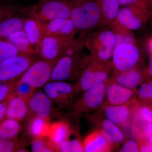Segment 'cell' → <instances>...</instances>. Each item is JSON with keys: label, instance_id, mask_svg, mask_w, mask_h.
Returning <instances> with one entry per match:
<instances>
[{"label": "cell", "instance_id": "5", "mask_svg": "<svg viewBox=\"0 0 152 152\" xmlns=\"http://www.w3.org/2000/svg\"><path fill=\"white\" fill-rule=\"evenodd\" d=\"M86 56L80 53L61 57L54 65L50 81L66 82L78 79L83 69Z\"/></svg>", "mask_w": 152, "mask_h": 152}, {"label": "cell", "instance_id": "26", "mask_svg": "<svg viewBox=\"0 0 152 152\" xmlns=\"http://www.w3.org/2000/svg\"><path fill=\"white\" fill-rule=\"evenodd\" d=\"M6 40L13 45L22 54L38 55L37 51L30 43L23 29L14 33Z\"/></svg>", "mask_w": 152, "mask_h": 152}, {"label": "cell", "instance_id": "45", "mask_svg": "<svg viewBox=\"0 0 152 152\" xmlns=\"http://www.w3.org/2000/svg\"><path fill=\"white\" fill-rule=\"evenodd\" d=\"M145 1L148 4L152 15V0H145Z\"/></svg>", "mask_w": 152, "mask_h": 152}, {"label": "cell", "instance_id": "24", "mask_svg": "<svg viewBox=\"0 0 152 152\" xmlns=\"http://www.w3.org/2000/svg\"><path fill=\"white\" fill-rule=\"evenodd\" d=\"M28 125V132L33 139L47 138L51 124L50 121L41 117L30 118Z\"/></svg>", "mask_w": 152, "mask_h": 152}, {"label": "cell", "instance_id": "30", "mask_svg": "<svg viewBox=\"0 0 152 152\" xmlns=\"http://www.w3.org/2000/svg\"><path fill=\"white\" fill-rule=\"evenodd\" d=\"M26 8L16 2H0V23L10 17L24 15Z\"/></svg>", "mask_w": 152, "mask_h": 152}, {"label": "cell", "instance_id": "43", "mask_svg": "<svg viewBox=\"0 0 152 152\" xmlns=\"http://www.w3.org/2000/svg\"><path fill=\"white\" fill-rule=\"evenodd\" d=\"M148 82L150 86V99L148 104L152 105V79Z\"/></svg>", "mask_w": 152, "mask_h": 152}, {"label": "cell", "instance_id": "22", "mask_svg": "<svg viewBox=\"0 0 152 152\" xmlns=\"http://www.w3.org/2000/svg\"><path fill=\"white\" fill-rule=\"evenodd\" d=\"M101 14L99 25L110 26L116 19L120 11L118 0H96Z\"/></svg>", "mask_w": 152, "mask_h": 152}, {"label": "cell", "instance_id": "46", "mask_svg": "<svg viewBox=\"0 0 152 152\" xmlns=\"http://www.w3.org/2000/svg\"><path fill=\"white\" fill-rule=\"evenodd\" d=\"M18 0H0L1 3L16 2Z\"/></svg>", "mask_w": 152, "mask_h": 152}, {"label": "cell", "instance_id": "20", "mask_svg": "<svg viewBox=\"0 0 152 152\" xmlns=\"http://www.w3.org/2000/svg\"><path fill=\"white\" fill-rule=\"evenodd\" d=\"M29 115L28 100L15 94L14 92L10 96L7 105L6 118L20 121L28 119Z\"/></svg>", "mask_w": 152, "mask_h": 152}, {"label": "cell", "instance_id": "41", "mask_svg": "<svg viewBox=\"0 0 152 152\" xmlns=\"http://www.w3.org/2000/svg\"><path fill=\"white\" fill-rule=\"evenodd\" d=\"M140 152H152V147L147 144H140Z\"/></svg>", "mask_w": 152, "mask_h": 152}, {"label": "cell", "instance_id": "42", "mask_svg": "<svg viewBox=\"0 0 152 152\" xmlns=\"http://www.w3.org/2000/svg\"><path fill=\"white\" fill-rule=\"evenodd\" d=\"M146 72L147 76L152 79V55L151 56L149 60Z\"/></svg>", "mask_w": 152, "mask_h": 152}, {"label": "cell", "instance_id": "15", "mask_svg": "<svg viewBox=\"0 0 152 152\" xmlns=\"http://www.w3.org/2000/svg\"><path fill=\"white\" fill-rule=\"evenodd\" d=\"M136 94L135 90L125 88L113 80H109L102 106L119 105L128 103L135 98Z\"/></svg>", "mask_w": 152, "mask_h": 152}, {"label": "cell", "instance_id": "23", "mask_svg": "<svg viewBox=\"0 0 152 152\" xmlns=\"http://www.w3.org/2000/svg\"><path fill=\"white\" fill-rule=\"evenodd\" d=\"M44 23L34 18L26 17L23 30L30 43L38 52V47L43 38Z\"/></svg>", "mask_w": 152, "mask_h": 152}, {"label": "cell", "instance_id": "37", "mask_svg": "<svg viewBox=\"0 0 152 152\" xmlns=\"http://www.w3.org/2000/svg\"><path fill=\"white\" fill-rule=\"evenodd\" d=\"M15 83H0V102L5 100L14 91Z\"/></svg>", "mask_w": 152, "mask_h": 152}, {"label": "cell", "instance_id": "2", "mask_svg": "<svg viewBox=\"0 0 152 152\" xmlns=\"http://www.w3.org/2000/svg\"><path fill=\"white\" fill-rule=\"evenodd\" d=\"M110 65L91 54L86 56L84 66L76 85L79 93L108 80Z\"/></svg>", "mask_w": 152, "mask_h": 152}, {"label": "cell", "instance_id": "28", "mask_svg": "<svg viewBox=\"0 0 152 152\" xmlns=\"http://www.w3.org/2000/svg\"><path fill=\"white\" fill-rule=\"evenodd\" d=\"M110 26L115 37V46L121 44H135V39L130 30L121 26L115 21Z\"/></svg>", "mask_w": 152, "mask_h": 152}, {"label": "cell", "instance_id": "38", "mask_svg": "<svg viewBox=\"0 0 152 152\" xmlns=\"http://www.w3.org/2000/svg\"><path fill=\"white\" fill-rule=\"evenodd\" d=\"M118 1L120 5L128 7L136 6L150 11L151 12L145 0H118Z\"/></svg>", "mask_w": 152, "mask_h": 152}, {"label": "cell", "instance_id": "12", "mask_svg": "<svg viewBox=\"0 0 152 152\" xmlns=\"http://www.w3.org/2000/svg\"><path fill=\"white\" fill-rule=\"evenodd\" d=\"M139 101L135 98L128 103L119 105H104L101 107L105 118L118 126H127L132 124Z\"/></svg>", "mask_w": 152, "mask_h": 152}, {"label": "cell", "instance_id": "29", "mask_svg": "<svg viewBox=\"0 0 152 152\" xmlns=\"http://www.w3.org/2000/svg\"><path fill=\"white\" fill-rule=\"evenodd\" d=\"M58 152H84L83 142L77 134L72 129L67 139L59 146Z\"/></svg>", "mask_w": 152, "mask_h": 152}, {"label": "cell", "instance_id": "1", "mask_svg": "<svg viewBox=\"0 0 152 152\" xmlns=\"http://www.w3.org/2000/svg\"><path fill=\"white\" fill-rule=\"evenodd\" d=\"M70 19L77 30L85 31L99 25L101 14L96 0H69Z\"/></svg>", "mask_w": 152, "mask_h": 152}, {"label": "cell", "instance_id": "17", "mask_svg": "<svg viewBox=\"0 0 152 152\" xmlns=\"http://www.w3.org/2000/svg\"><path fill=\"white\" fill-rule=\"evenodd\" d=\"M83 142L86 152H110L113 147L97 128L88 134Z\"/></svg>", "mask_w": 152, "mask_h": 152}, {"label": "cell", "instance_id": "14", "mask_svg": "<svg viewBox=\"0 0 152 152\" xmlns=\"http://www.w3.org/2000/svg\"><path fill=\"white\" fill-rule=\"evenodd\" d=\"M29 115L28 119L34 116L41 117L50 121L56 114L54 104L44 92L34 93L28 100Z\"/></svg>", "mask_w": 152, "mask_h": 152}, {"label": "cell", "instance_id": "21", "mask_svg": "<svg viewBox=\"0 0 152 152\" xmlns=\"http://www.w3.org/2000/svg\"><path fill=\"white\" fill-rule=\"evenodd\" d=\"M71 131L70 126L65 121L61 120L51 124L47 139L55 152H58L59 146L67 139Z\"/></svg>", "mask_w": 152, "mask_h": 152}, {"label": "cell", "instance_id": "4", "mask_svg": "<svg viewBox=\"0 0 152 152\" xmlns=\"http://www.w3.org/2000/svg\"><path fill=\"white\" fill-rule=\"evenodd\" d=\"M109 80L98 84L85 91L75 101L70 110L74 118H78L85 114L101 108L104 101L106 89Z\"/></svg>", "mask_w": 152, "mask_h": 152}, {"label": "cell", "instance_id": "11", "mask_svg": "<svg viewBox=\"0 0 152 152\" xmlns=\"http://www.w3.org/2000/svg\"><path fill=\"white\" fill-rule=\"evenodd\" d=\"M75 38L44 37L38 46V55L42 59L56 63L64 56L66 49Z\"/></svg>", "mask_w": 152, "mask_h": 152}, {"label": "cell", "instance_id": "35", "mask_svg": "<svg viewBox=\"0 0 152 152\" xmlns=\"http://www.w3.org/2000/svg\"><path fill=\"white\" fill-rule=\"evenodd\" d=\"M31 148L34 152H55L47 138L33 139Z\"/></svg>", "mask_w": 152, "mask_h": 152}, {"label": "cell", "instance_id": "18", "mask_svg": "<svg viewBox=\"0 0 152 152\" xmlns=\"http://www.w3.org/2000/svg\"><path fill=\"white\" fill-rule=\"evenodd\" d=\"M146 75H147L146 71L143 72L137 66L125 72L115 71L112 80L125 88L135 90L142 83Z\"/></svg>", "mask_w": 152, "mask_h": 152}, {"label": "cell", "instance_id": "36", "mask_svg": "<svg viewBox=\"0 0 152 152\" xmlns=\"http://www.w3.org/2000/svg\"><path fill=\"white\" fill-rule=\"evenodd\" d=\"M136 92L140 102L148 104L149 102L150 86L148 82L143 83Z\"/></svg>", "mask_w": 152, "mask_h": 152}, {"label": "cell", "instance_id": "13", "mask_svg": "<svg viewBox=\"0 0 152 152\" xmlns=\"http://www.w3.org/2000/svg\"><path fill=\"white\" fill-rule=\"evenodd\" d=\"M152 18L151 13L136 6H129L120 10L115 21L128 29L141 28Z\"/></svg>", "mask_w": 152, "mask_h": 152}, {"label": "cell", "instance_id": "19", "mask_svg": "<svg viewBox=\"0 0 152 152\" xmlns=\"http://www.w3.org/2000/svg\"><path fill=\"white\" fill-rule=\"evenodd\" d=\"M93 117L94 124L113 146L118 145L124 141L125 138L124 133L117 125L104 117Z\"/></svg>", "mask_w": 152, "mask_h": 152}, {"label": "cell", "instance_id": "9", "mask_svg": "<svg viewBox=\"0 0 152 152\" xmlns=\"http://www.w3.org/2000/svg\"><path fill=\"white\" fill-rule=\"evenodd\" d=\"M140 51L135 44H121L115 46L112 55L115 71L121 72L137 66Z\"/></svg>", "mask_w": 152, "mask_h": 152}, {"label": "cell", "instance_id": "25", "mask_svg": "<svg viewBox=\"0 0 152 152\" xmlns=\"http://www.w3.org/2000/svg\"><path fill=\"white\" fill-rule=\"evenodd\" d=\"M26 19L23 15H19L0 23V40H6L14 33L23 29Z\"/></svg>", "mask_w": 152, "mask_h": 152}, {"label": "cell", "instance_id": "8", "mask_svg": "<svg viewBox=\"0 0 152 152\" xmlns=\"http://www.w3.org/2000/svg\"><path fill=\"white\" fill-rule=\"evenodd\" d=\"M35 55L20 54L0 63V83H15L37 61Z\"/></svg>", "mask_w": 152, "mask_h": 152}, {"label": "cell", "instance_id": "10", "mask_svg": "<svg viewBox=\"0 0 152 152\" xmlns=\"http://www.w3.org/2000/svg\"><path fill=\"white\" fill-rule=\"evenodd\" d=\"M55 64L42 59L37 60L17 81L28 84L35 90L44 87L50 81Z\"/></svg>", "mask_w": 152, "mask_h": 152}, {"label": "cell", "instance_id": "31", "mask_svg": "<svg viewBox=\"0 0 152 152\" xmlns=\"http://www.w3.org/2000/svg\"><path fill=\"white\" fill-rule=\"evenodd\" d=\"M133 121L152 124V105L139 102Z\"/></svg>", "mask_w": 152, "mask_h": 152}, {"label": "cell", "instance_id": "32", "mask_svg": "<svg viewBox=\"0 0 152 152\" xmlns=\"http://www.w3.org/2000/svg\"><path fill=\"white\" fill-rule=\"evenodd\" d=\"M20 54L13 45L6 40H0V63Z\"/></svg>", "mask_w": 152, "mask_h": 152}, {"label": "cell", "instance_id": "40", "mask_svg": "<svg viewBox=\"0 0 152 152\" xmlns=\"http://www.w3.org/2000/svg\"><path fill=\"white\" fill-rule=\"evenodd\" d=\"M11 95L9 96L8 98L6 99L5 100L0 102V123L6 118V109H7V105Z\"/></svg>", "mask_w": 152, "mask_h": 152}, {"label": "cell", "instance_id": "3", "mask_svg": "<svg viewBox=\"0 0 152 152\" xmlns=\"http://www.w3.org/2000/svg\"><path fill=\"white\" fill-rule=\"evenodd\" d=\"M71 14L68 1L39 0L36 4L27 7L25 15L47 23L57 19L70 18Z\"/></svg>", "mask_w": 152, "mask_h": 152}, {"label": "cell", "instance_id": "44", "mask_svg": "<svg viewBox=\"0 0 152 152\" xmlns=\"http://www.w3.org/2000/svg\"><path fill=\"white\" fill-rule=\"evenodd\" d=\"M148 48L151 55H152V37L149 39L148 42Z\"/></svg>", "mask_w": 152, "mask_h": 152}, {"label": "cell", "instance_id": "27", "mask_svg": "<svg viewBox=\"0 0 152 152\" xmlns=\"http://www.w3.org/2000/svg\"><path fill=\"white\" fill-rule=\"evenodd\" d=\"M21 130L20 121L5 118L0 123V139H15Z\"/></svg>", "mask_w": 152, "mask_h": 152}, {"label": "cell", "instance_id": "6", "mask_svg": "<svg viewBox=\"0 0 152 152\" xmlns=\"http://www.w3.org/2000/svg\"><path fill=\"white\" fill-rule=\"evenodd\" d=\"M43 91L60 110H70L79 94L76 85L65 81H50Z\"/></svg>", "mask_w": 152, "mask_h": 152}, {"label": "cell", "instance_id": "33", "mask_svg": "<svg viewBox=\"0 0 152 152\" xmlns=\"http://www.w3.org/2000/svg\"><path fill=\"white\" fill-rule=\"evenodd\" d=\"M35 91L28 84L17 81L15 83L13 92L17 96L28 100Z\"/></svg>", "mask_w": 152, "mask_h": 152}, {"label": "cell", "instance_id": "34", "mask_svg": "<svg viewBox=\"0 0 152 152\" xmlns=\"http://www.w3.org/2000/svg\"><path fill=\"white\" fill-rule=\"evenodd\" d=\"M20 142L15 139H0V152H25Z\"/></svg>", "mask_w": 152, "mask_h": 152}, {"label": "cell", "instance_id": "39", "mask_svg": "<svg viewBox=\"0 0 152 152\" xmlns=\"http://www.w3.org/2000/svg\"><path fill=\"white\" fill-rule=\"evenodd\" d=\"M119 152H140V146L138 142L133 140H129L123 145Z\"/></svg>", "mask_w": 152, "mask_h": 152}, {"label": "cell", "instance_id": "7", "mask_svg": "<svg viewBox=\"0 0 152 152\" xmlns=\"http://www.w3.org/2000/svg\"><path fill=\"white\" fill-rule=\"evenodd\" d=\"M85 46L91 54L107 62L112 57L115 47L113 33L112 30L104 29L93 33L86 38Z\"/></svg>", "mask_w": 152, "mask_h": 152}, {"label": "cell", "instance_id": "47", "mask_svg": "<svg viewBox=\"0 0 152 152\" xmlns=\"http://www.w3.org/2000/svg\"><path fill=\"white\" fill-rule=\"evenodd\" d=\"M64 1H69V0H64Z\"/></svg>", "mask_w": 152, "mask_h": 152}, {"label": "cell", "instance_id": "16", "mask_svg": "<svg viewBox=\"0 0 152 152\" xmlns=\"http://www.w3.org/2000/svg\"><path fill=\"white\" fill-rule=\"evenodd\" d=\"M77 31L70 18H59L44 23L43 37L54 36L67 38H75Z\"/></svg>", "mask_w": 152, "mask_h": 152}]
</instances>
